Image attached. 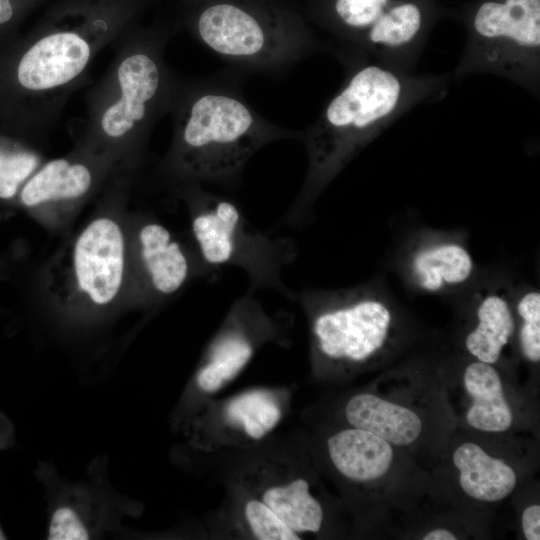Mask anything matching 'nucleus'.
I'll return each instance as SVG.
<instances>
[{
  "instance_id": "nucleus-1",
  "label": "nucleus",
  "mask_w": 540,
  "mask_h": 540,
  "mask_svg": "<svg viewBox=\"0 0 540 540\" xmlns=\"http://www.w3.org/2000/svg\"><path fill=\"white\" fill-rule=\"evenodd\" d=\"M170 113L173 137L162 165L180 184L235 188L259 149L301 136L259 115L229 78L178 79Z\"/></svg>"
},
{
  "instance_id": "nucleus-2",
  "label": "nucleus",
  "mask_w": 540,
  "mask_h": 540,
  "mask_svg": "<svg viewBox=\"0 0 540 540\" xmlns=\"http://www.w3.org/2000/svg\"><path fill=\"white\" fill-rule=\"evenodd\" d=\"M441 84L440 79L415 78L381 64L352 66L343 86L318 119L301 132L308 168L281 223L291 227L304 225L320 194L354 156Z\"/></svg>"
},
{
  "instance_id": "nucleus-3",
  "label": "nucleus",
  "mask_w": 540,
  "mask_h": 540,
  "mask_svg": "<svg viewBox=\"0 0 540 540\" xmlns=\"http://www.w3.org/2000/svg\"><path fill=\"white\" fill-rule=\"evenodd\" d=\"M164 29L122 33L105 73L87 95L81 144L135 160L157 121L170 113L178 78L165 60Z\"/></svg>"
},
{
  "instance_id": "nucleus-4",
  "label": "nucleus",
  "mask_w": 540,
  "mask_h": 540,
  "mask_svg": "<svg viewBox=\"0 0 540 540\" xmlns=\"http://www.w3.org/2000/svg\"><path fill=\"white\" fill-rule=\"evenodd\" d=\"M190 30L224 60L279 71L319 48L296 12L274 0H199Z\"/></svg>"
},
{
  "instance_id": "nucleus-5",
  "label": "nucleus",
  "mask_w": 540,
  "mask_h": 540,
  "mask_svg": "<svg viewBox=\"0 0 540 540\" xmlns=\"http://www.w3.org/2000/svg\"><path fill=\"white\" fill-rule=\"evenodd\" d=\"M119 28L101 18L75 28L45 26L24 44L13 77L26 128L44 136L56 126L97 54L123 33Z\"/></svg>"
},
{
  "instance_id": "nucleus-6",
  "label": "nucleus",
  "mask_w": 540,
  "mask_h": 540,
  "mask_svg": "<svg viewBox=\"0 0 540 540\" xmlns=\"http://www.w3.org/2000/svg\"><path fill=\"white\" fill-rule=\"evenodd\" d=\"M179 191L190 208L197 252L210 270L237 267L248 278L247 291L271 289L293 301L282 273L298 255L294 239L256 228L234 201L199 183L180 184Z\"/></svg>"
},
{
  "instance_id": "nucleus-7",
  "label": "nucleus",
  "mask_w": 540,
  "mask_h": 540,
  "mask_svg": "<svg viewBox=\"0 0 540 540\" xmlns=\"http://www.w3.org/2000/svg\"><path fill=\"white\" fill-rule=\"evenodd\" d=\"M382 290L370 283L325 290L294 291L293 301L307 316L311 349L317 363H365L385 346L393 309Z\"/></svg>"
},
{
  "instance_id": "nucleus-8",
  "label": "nucleus",
  "mask_w": 540,
  "mask_h": 540,
  "mask_svg": "<svg viewBox=\"0 0 540 540\" xmlns=\"http://www.w3.org/2000/svg\"><path fill=\"white\" fill-rule=\"evenodd\" d=\"M540 60V0L486 1L478 8L456 74L490 72L533 91Z\"/></svg>"
},
{
  "instance_id": "nucleus-9",
  "label": "nucleus",
  "mask_w": 540,
  "mask_h": 540,
  "mask_svg": "<svg viewBox=\"0 0 540 540\" xmlns=\"http://www.w3.org/2000/svg\"><path fill=\"white\" fill-rule=\"evenodd\" d=\"M279 317L270 315L254 293L247 291L231 305L208 344L194 376L202 394H214L232 381L265 343L280 341Z\"/></svg>"
},
{
  "instance_id": "nucleus-10",
  "label": "nucleus",
  "mask_w": 540,
  "mask_h": 540,
  "mask_svg": "<svg viewBox=\"0 0 540 540\" xmlns=\"http://www.w3.org/2000/svg\"><path fill=\"white\" fill-rule=\"evenodd\" d=\"M72 265L77 289L89 302L111 303L120 292L125 270V240L117 221L92 220L75 241Z\"/></svg>"
},
{
  "instance_id": "nucleus-11",
  "label": "nucleus",
  "mask_w": 540,
  "mask_h": 540,
  "mask_svg": "<svg viewBox=\"0 0 540 540\" xmlns=\"http://www.w3.org/2000/svg\"><path fill=\"white\" fill-rule=\"evenodd\" d=\"M116 158L80 145L66 157L40 166L25 182L20 200L26 207L70 202L88 195Z\"/></svg>"
},
{
  "instance_id": "nucleus-12",
  "label": "nucleus",
  "mask_w": 540,
  "mask_h": 540,
  "mask_svg": "<svg viewBox=\"0 0 540 540\" xmlns=\"http://www.w3.org/2000/svg\"><path fill=\"white\" fill-rule=\"evenodd\" d=\"M404 269L416 289L439 294L466 285L474 275L475 264L462 240L429 235L413 244Z\"/></svg>"
},
{
  "instance_id": "nucleus-13",
  "label": "nucleus",
  "mask_w": 540,
  "mask_h": 540,
  "mask_svg": "<svg viewBox=\"0 0 540 540\" xmlns=\"http://www.w3.org/2000/svg\"><path fill=\"white\" fill-rule=\"evenodd\" d=\"M137 244L139 261L147 285L157 296L177 293L194 272L211 274L204 269L195 268L190 254L183 245L169 229L156 221H148L141 226Z\"/></svg>"
},
{
  "instance_id": "nucleus-14",
  "label": "nucleus",
  "mask_w": 540,
  "mask_h": 540,
  "mask_svg": "<svg viewBox=\"0 0 540 540\" xmlns=\"http://www.w3.org/2000/svg\"><path fill=\"white\" fill-rule=\"evenodd\" d=\"M284 403L278 392L252 389L239 393L218 406L212 418L216 431L230 441H257L267 436L280 423Z\"/></svg>"
},
{
  "instance_id": "nucleus-15",
  "label": "nucleus",
  "mask_w": 540,
  "mask_h": 540,
  "mask_svg": "<svg viewBox=\"0 0 540 540\" xmlns=\"http://www.w3.org/2000/svg\"><path fill=\"white\" fill-rule=\"evenodd\" d=\"M475 296L477 322L465 347L478 361L495 364L516 329L513 294L504 286H485Z\"/></svg>"
},
{
  "instance_id": "nucleus-16",
  "label": "nucleus",
  "mask_w": 540,
  "mask_h": 540,
  "mask_svg": "<svg viewBox=\"0 0 540 540\" xmlns=\"http://www.w3.org/2000/svg\"><path fill=\"white\" fill-rule=\"evenodd\" d=\"M330 460L337 471L354 482L384 476L393 461V448L379 436L359 429H342L327 439Z\"/></svg>"
},
{
  "instance_id": "nucleus-17",
  "label": "nucleus",
  "mask_w": 540,
  "mask_h": 540,
  "mask_svg": "<svg viewBox=\"0 0 540 540\" xmlns=\"http://www.w3.org/2000/svg\"><path fill=\"white\" fill-rule=\"evenodd\" d=\"M344 415L351 427L371 432L397 446L415 442L423 427L415 412L372 393L352 396L345 405Z\"/></svg>"
},
{
  "instance_id": "nucleus-18",
  "label": "nucleus",
  "mask_w": 540,
  "mask_h": 540,
  "mask_svg": "<svg viewBox=\"0 0 540 540\" xmlns=\"http://www.w3.org/2000/svg\"><path fill=\"white\" fill-rule=\"evenodd\" d=\"M453 462L459 471L462 490L471 498L483 502H497L515 488L517 476L505 461L492 457L473 442L458 446Z\"/></svg>"
},
{
  "instance_id": "nucleus-19",
  "label": "nucleus",
  "mask_w": 540,
  "mask_h": 540,
  "mask_svg": "<svg viewBox=\"0 0 540 540\" xmlns=\"http://www.w3.org/2000/svg\"><path fill=\"white\" fill-rule=\"evenodd\" d=\"M463 382L472 398L466 415L468 424L485 432L508 430L513 414L500 375L492 364L478 360L470 363L464 371Z\"/></svg>"
},
{
  "instance_id": "nucleus-20",
  "label": "nucleus",
  "mask_w": 540,
  "mask_h": 540,
  "mask_svg": "<svg viewBox=\"0 0 540 540\" xmlns=\"http://www.w3.org/2000/svg\"><path fill=\"white\" fill-rule=\"evenodd\" d=\"M255 496L299 535L320 531L323 509L310 493L305 479L293 477L271 480L261 485Z\"/></svg>"
},
{
  "instance_id": "nucleus-21",
  "label": "nucleus",
  "mask_w": 540,
  "mask_h": 540,
  "mask_svg": "<svg viewBox=\"0 0 540 540\" xmlns=\"http://www.w3.org/2000/svg\"><path fill=\"white\" fill-rule=\"evenodd\" d=\"M422 28V14L413 3H402L387 10L367 34L361 53L392 57L416 46Z\"/></svg>"
},
{
  "instance_id": "nucleus-22",
  "label": "nucleus",
  "mask_w": 540,
  "mask_h": 540,
  "mask_svg": "<svg viewBox=\"0 0 540 540\" xmlns=\"http://www.w3.org/2000/svg\"><path fill=\"white\" fill-rule=\"evenodd\" d=\"M388 0H334L333 14L336 31L345 43L347 52L360 54L363 42L386 12Z\"/></svg>"
},
{
  "instance_id": "nucleus-23",
  "label": "nucleus",
  "mask_w": 540,
  "mask_h": 540,
  "mask_svg": "<svg viewBox=\"0 0 540 540\" xmlns=\"http://www.w3.org/2000/svg\"><path fill=\"white\" fill-rule=\"evenodd\" d=\"M242 520L251 536L261 540H299L301 535L284 523L255 495L242 502Z\"/></svg>"
},
{
  "instance_id": "nucleus-24",
  "label": "nucleus",
  "mask_w": 540,
  "mask_h": 540,
  "mask_svg": "<svg viewBox=\"0 0 540 540\" xmlns=\"http://www.w3.org/2000/svg\"><path fill=\"white\" fill-rule=\"evenodd\" d=\"M517 296L514 311L520 320V349L527 360L536 363L540 360V293L529 288Z\"/></svg>"
},
{
  "instance_id": "nucleus-25",
  "label": "nucleus",
  "mask_w": 540,
  "mask_h": 540,
  "mask_svg": "<svg viewBox=\"0 0 540 540\" xmlns=\"http://www.w3.org/2000/svg\"><path fill=\"white\" fill-rule=\"evenodd\" d=\"M41 156L26 148L0 147V198L15 196L21 184L40 167Z\"/></svg>"
},
{
  "instance_id": "nucleus-26",
  "label": "nucleus",
  "mask_w": 540,
  "mask_h": 540,
  "mask_svg": "<svg viewBox=\"0 0 540 540\" xmlns=\"http://www.w3.org/2000/svg\"><path fill=\"white\" fill-rule=\"evenodd\" d=\"M47 538L51 540H83L90 538V531L82 516L69 506L56 508L48 524Z\"/></svg>"
},
{
  "instance_id": "nucleus-27",
  "label": "nucleus",
  "mask_w": 540,
  "mask_h": 540,
  "mask_svg": "<svg viewBox=\"0 0 540 540\" xmlns=\"http://www.w3.org/2000/svg\"><path fill=\"white\" fill-rule=\"evenodd\" d=\"M522 529L527 540L540 539V506H528L522 514Z\"/></svg>"
},
{
  "instance_id": "nucleus-28",
  "label": "nucleus",
  "mask_w": 540,
  "mask_h": 540,
  "mask_svg": "<svg viewBox=\"0 0 540 540\" xmlns=\"http://www.w3.org/2000/svg\"><path fill=\"white\" fill-rule=\"evenodd\" d=\"M422 539L424 540H455L457 537L451 531L443 528H438L426 533Z\"/></svg>"
},
{
  "instance_id": "nucleus-29",
  "label": "nucleus",
  "mask_w": 540,
  "mask_h": 540,
  "mask_svg": "<svg viewBox=\"0 0 540 540\" xmlns=\"http://www.w3.org/2000/svg\"><path fill=\"white\" fill-rule=\"evenodd\" d=\"M14 15L11 0H0V26L7 24Z\"/></svg>"
},
{
  "instance_id": "nucleus-30",
  "label": "nucleus",
  "mask_w": 540,
  "mask_h": 540,
  "mask_svg": "<svg viewBox=\"0 0 540 540\" xmlns=\"http://www.w3.org/2000/svg\"><path fill=\"white\" fill-rule=\"evenodd\" d=\"M6 539L5 534L3 533L1 527H0V540Z\"/></svg>"
}]
</instances>
